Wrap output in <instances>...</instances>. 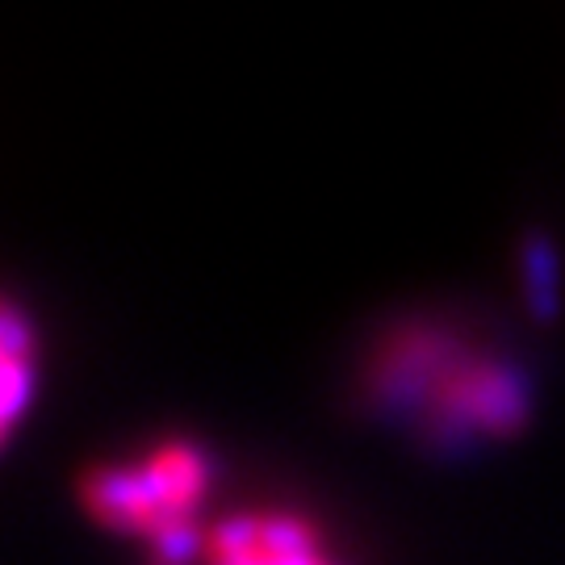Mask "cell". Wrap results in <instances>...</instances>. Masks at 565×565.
<instances>
[{"mask_svg": "<svg viewBox=\"0 0 565 565\" xmlns=\"http://www.w3.org/2000/svg\"><path fill=\"white\" fill-rule=\"evenodd\" d=\"M532 411L536 394L524 369L494 356H473L469 348H461L424 403V419L427 431L452 448L478 436H520L532 424Z\"/></svg>", "mask_w": 565, "mask_h": 565, "instance_id": "1", "label": "cell"}, {"mask_svg": "<svg viewBox=\"0 0 565 565\" xmlns=\"http://www.w3.org/2000/svg\"><path fill=\"white\" fill-rule=\"evenodd\" d=\"M39 390V331L18 302L0 298V448Z\"/></svg>", "mask_w": 565, "mask_h": 565, "instance_id": "2", "label": "cell"}, {"mask_svg": "<svg viewBox=\"0 0 565 565\" xmlns=\"http://www.w3.org/2000/svg\"><path fill=\"white\" fill-rule=\"evenodd\" d=\"M520 281H524L527 310L536 323L562 319V252L548 231H527L520 243Z\"/></svg>", "mask_w": 565, "mask_h": 565, "instance_id": "3", "label": "cell"}]
</instances>
